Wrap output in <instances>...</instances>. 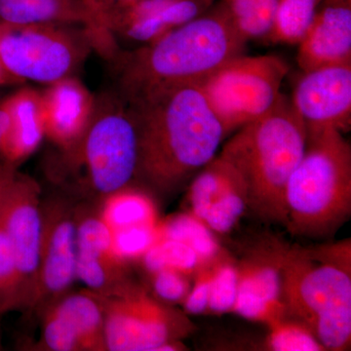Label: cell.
Wrapping results in <instances>:
<instances>
[{"instance_id":"obj_1","label":"cell","mask_w":351,"mask_h":351,"mask_svg":"<svg viewBox=\"0 0 351 351\" xmlns=\"http://www.w3.org/2000/svg\"><path fill=\"white\" fill-rule=\"evenodd\" d=\"M126 103L137 130L135 179L164 195L193 179L216 157L226 137L199 84L168 88Z\"/></svg>"},{"instance_id":"obj_2","label":"cell","mask_w":351,"mask_h":351,"mask_svg":"<svg viewBox=\"0 0 351 351\" xmlns=\"http://www.w3.org/2000/svg\"><path fill=\"white\" fill-rule=\"evenodd\" d=\"M248 43L225 0L151 43L120 50L112 60L114 91L128 101L176 86L200 84Z\"/></svg>"},{"instance_id":"obj_3","label":"cell","mask_w":351,"mask_h":351,"mask_svg":"<svg viewBox=\"0 0 351 351\" xmlns=\"http://www.w3.org/2000/svg\"><path fill=\"white\" fill-rule=\"evenodd\" d=\"M307 129L283 93L274 107L235 131L219 157L239 175L247 205L267 223L286 225V188L306 149Z\"/></svg>"},{"instance_id":"obj_4","label":"cell","mask_w":351,"mask_h":351,"mask_svg":"<svg viewBox=\"0 0 351 351\" xmlns=\"http://www.w3.org/2000/svg\"><path fill=\"white\" fill-rule=\"evenodd\" d=\"M350 240L316 248L283 245L281 302L325 350H350Z\"/></svg>"},{"instance_id":"obj_5","label":"cell","mask_w":351,"mask_h":351,"mask_svg":"<svg viewBox=\"0 0 351 351\" xmlns=\"http://www.w3.org/2000/svg\"><path fill=\"white\" fill-rule=\"evenodd\" d=\"M292 234L331 235L351 214V145L334 129L307 131L306 149L285 193Z\"/></svg>"},{"instance_id":"obj_6","label":"cell","mask_w":351,"mask_h":351,"mask_svg":"<svg viewBox=\"0 0 351 351\" xmlns=\"http://www.w3.org/2000/svg\"><path fill=\"white\" fill-rule=\"evenodd\" d=\"M64 156L82 166L92 188L110 195L135 179L138 137L135 120L125 101L113 90L96 98L93 115L82 138Z\"/></svg>"},{"instance_id":"obj_7","label":"cell","mask_w":351,"mask_h":351,"mask_svg":"<svg viewBox=\"0 0 351 351\" xmlns=\"http://www.w3.org/2000/svg\"><path fill=\"white\" fill-rule=\"evenodd\" d=\"M92 50L93 36L80 25H0V63L21 84L75 76Z\"/></svg>"},{"instance_id":"obj_8","label":"cell","mask_w":351,"mask_h":351,"mask_svg":"<svg viewBox=\"0 0 351 351\" xmlns=\"http://www.w3.org/2000/svg\"><path fill=\"white\" fill-rule=\"evenodd\" d=\"M288 71V64L276 55L242 54L200 83L226 137L274 107Z\"/></svg>"},{"instance_id":"obj_9","label":"cell","mask_w":351,"mask_h":351,"mask_svg":"<svg viewBox=\"0 0 351 351\" xmlns=\"http://www.w3.org/2000/svg\"><path fill=\"white\" fill-rule=\"evenodd\" d=\"M101 301L106 350L159 351L195 329L186 314L164 306L133 284L119 283Z\"/></svg>"},{"instance_id":"obj_10","label":"cell","mask_w":351,"mask_h":351,"mask_svg":"<svg viewBox=\"0 0 351 351\" xmlns=\"http://www.w3.org/2000/svg\"><path fill=\"white\" fill-rule=\"evenodd\" d=\"M0 219L15 256L20 281V306L32 304L38 281L43 216L38 182L17 170L0 164Z\"/></svg>"},{"instance_id":"obj_11","label":"cell","mask_w":351,"mask_h":351,"mask_svg":"<svg viewBox=\"0 0 351 351\" xmlns=\"http://www.w3.org/2000/svg\"><path fill=\"white\" fill-rule=\"evenodd\" d=\"M291 101L307 131L334 129L348 133L351 127V62L302 71Z\"/></svg>"},{"instance_id":"obj_12","label":"cell","mask_w":351,"mask_h":351,"mask_svg":"<svg viewBox=\"0 0 351 351\" xmlns=\"http://www.w3.org/2000/svg\"><path fill=\"white\" fill-rule=\"evenodd\" d=\"M63 24L91 32L96 51L110 61L119 52L117 39L90 0H0V25Z\"/></svg>"},{"instance_id":"obj_13","label":"cell","mask_w":351,"mask_h":351,"mask_svg":"<svg viewBox=\"0 0 351 351\" xmlns=\"http://www.w3.org/2000/svg\"><path fill=\"white\" fill-rule=\"evenodd\" d=\"M217 0H137L106 17L113 36L138 46L151 43L209 10Z\"/></svg>"},{"instance_id":"obj_14","label":"cell","mask_w":351,"mask_h":351,"mask_svg":"<svg viewBox=\"0 0 351 351\" xmlns=\"http://www.w3.org/2000/svg\"><path fill=\"white\" fill-rule=\"evenodd\" d=\"M283 245L269 243L252 252L239 269V290L232 311L267 324L285 316L281 302V256Z\"/></svg>"},{"instance_id":"obj_15","label":"cell","mask_w":351,"mask_h":351,"mask_svg":"<svg viewBox=\"0 0 351 351\" xmlns=\"http://www.w3.org/2000/svg\"><path fill=\"white\" fill-rule=\"evenodd\" d=\"M41 95L45 137L62 151L71 149L91 121L96 97L75 76L51 83Z\"/></svg>"},{"instance_id":"obj_16","label":"cell","mask_w":351,"mask_h":351,"mask_svg":"<svg viewBox=\"0 0 351 351\" xmlns=\"http://www.w3.org/2000/svg\"><path fill=\"white\" fill-rule=\"evenodd\" d=\"M298 45L302 71L351 62V0H326Z\"/></svg>"},{"instance_id":"obj_17","label":"cell","mask_w":351,"mask_h":351,"mask_svg":"<svg viewBox=\"0 0 351 351\" xmlns=\"http://www.w3.org/2000/svg\"><path fill=\"white\" fill-rule=\"evenodd\" d=\"M76 223L63 208L43 218L38 281L34 301L64 292L75 277Z\"/></svg>"},{"instance_id":"obj_18","label":"cell","mask_w":351,"mask_h":351,"mask_svg":"<svg viewBox=\"0 0 351 351\" xmlns=\"http://www.w3.org/2000/svg\"><path fill=\"white\" fill-rule=\"evenodd\" d=\"M2 101L10 113L11 127L1 158L18 165L38 149L45 137L43 95L31 87H23Z\"/></svg>"},{"instance_id":"obj_19","label":"cell","mask_w":351,"mask_h":351,"mask_svg":"<svg viewBox=\"0 0 351 351\" xmlns=\"http://www.w3.org/2000/svg\"><path fill=\"white\" fill-rule=\"evenodd\" d=\"M69 323L80 341V350H106L103 301L98 295H69L53 307Z\"/></svg>"},{"instance_id":"obj_20","label":"cell","mask_w":351,"mask_h":351,"mask_svg":"<svg viewBox=\"0 0 351 351\" xmlns=\"http://www.w3.org/2000/svg\"><path fill=\"white\" fill-rule=\"evenodd\" d=\"M237 178V172L221 157L212 159L193 178L188 199L191 214L203 221L212 205Z\"/></svg>"},{"instance_id":"obj_21","label":"cell","mask_w":351,"mask_h":351,"mask_svg":"<svg viewBox=\"0 0 351 351\" xmlns=\"http://www.w3.org/2000/svg\"><path fill=\"white\" fill-rule=\"evenodd\" d=\"M108 196L101 217L112 230L130 226H156V206L142 191L126 186Z\"/></svg>"},{"instance_id":"obj_22","label":"cell","mask_w":351,"mask_h":351,"mask_svg":"<svg viewBox=\"0 0 351 351\" xmlns=\"http://www.w3.org/2000/svg\"><path fill=\"white\" fill-rule=\"evenodd\" d=\"M159 235L160 239L178 240L189 245L203 265H213L223 257L212 230L193 214H180L167 219L161 226Z\"/></svg>"},{"instance_id":"obj_23","label":"cell","mask_w":351,"mask_h":351,"mask_svg":"<svg viewBox=\"0 0 351 351\" xmlns=\"http://www.w3.org/2000/svg\"><path fill=\"white\" fill-rule=\"evenodd\" d=\"M326 0H279L274 24L265 41L299 44L318 9Z\"/></svg>"},{"instance_id":"obj_24","label":"cell","mask_w":351,"mask_h":351,"mask_svg":"<svg viewBox=\"0 0 351 351\" xmlns=\"http://www.w3.org/2000/svg\"><path fill=\"white\" fill-rule=\"evenodd\" d=\"M142 258L145 269L152 274L170 269L191 276L204 267L191 247L173 239H159Z\"/></svg>"},{"instance_id":"obj_25","label":"cell","mask_w":351,"mask_h":351,"mask_svg":"<svg viewBox=\"0 0 351 351\" xmlns=\"http://www.w3.org/2000/svg\"><path fill=\"white\" fill-rule=\"evenodd\" d=\"M235 25L247 40L269 36L279 0H225Z\"/></svg>"},{"instance_id":"obj_26","label":"cell","mask_w":351,"mask_h":351,"mask_svg":"<svg viewBox=\"0 0 351 351\" xmlns=\"http://www.w3.org/2000/svg\"><path fill=\"white\" fill-rule=\"evenodd\" d=\"M267 350L274 351H323L325 348L313 332L299 321L287 316L267 323Z\"/></svg>"},{"instance_id":"obj_27","label":"cell","mask_w":351,"mask_h":351,"mask_svg":"<svg viewBox=\"0 0 351 351\" xmlns=\"http://www.w3.org/2000/svg\"><path fill=\"white\" fill-rule=\"evenodd\" d=\"M247 209L246 195L237 175V179L210 208L203 223L212 232L223 234L232 232Z\"/></svg>"},{"instance_id":"obj_28","label":"cell","mask_w":351,"mask_h":351,"mask_svg":"<svg viewBox=\"0 0 351 351\" xmlns=\"http://www.w3.org/2000/svg\"><path fill=\"white\" fill-rule=\"evenodd\" d=\"M239 290V269L221 257L213 265L208 311L216 314L232 311Z\"/></svg>"},{"instance_id":"obj_29","label":"cell","mask_w":351,"mask_h":351,"mask_svg":"<svg viewBox=\"0 0 351 351\" xmlns=\"http://www.w3.org/2000/svg\"><path fill=\"white\" fill-rule=\"evenodd\" d=\"M160 239L156 226H137L112 230V251L120 262L142 258Z\"/></svg>"},{"instance_id":"obj_30","label":"cell","mask_w":351,"mask_h":351,"mask_svg":"<svg viewBox=\"0 0 351 351\" xmlns=\"http://www.w3.org/2000/svg\"><path fill=\"white\" fill-rule=\"evenodd\" d=\"M76 251L119 261L112 251V230L101 217H87L76 225Z\"/></svg>"},{"instance_id":"obj_31","label":"cell","mask_w":351,"mask_h":351,"mask_svg":"<svg viewBox=\"0 0 351 351\" xmlns=\"http://www.w3.org/2000/svg\"><path fill=\"white\" fill-rule=\"evenodd\" d=\"M20 306V281L15 256L0 219V311Z\"/></svg>"},{"instance_id":"obj_32","label":"cell","mask_w":351,"mask_h":351,"mask_svg":"<svg viewBox=\"0 0 351 351\" xmlns=\"http://www.w3.org/2000/svg\"><path fill=\"white\" fill-rule=\"evenodd\" d=\"M43 338L47 348L55 351L80 350V341L69 323L51 309L44 322Z\"/></svg>"},{"instance_id":"obj_33","label":"cell","mask_w":351,"mask_h":351,"mask_svg":"<svg viewBox=\"0 0 351 351\" xmlns=\"http://www.w3.org/2000/svg\"><path fill=\"white\" fill-rule=\"evenodd\" d=\"M154 290L164 302H184L191 290L189 276L177 270L165 269L152 274Z\"/></svg>"},{"instance_id":"obj_34","label":"cell","mask_w":351,"mask_h":351,"mask_svg":"<svg viewBox=\"0 0 351 351\" xmlns=\"http://www.w3.org/2000/svg\"><path fill=\"white\" fill-rule=\"evenodd\" d=\"M213 265H204L196 272L195 284L184 299V311L189 314H201L208 311L211 291Z\"/></svg>"},{"instance_id":"obj_35","label":"cell","mask_w":351,"mask_h":351,"mask_svg":"<svg viewBox=\"0 0 351 351\" xmlns=\"http://www.w3.org/2000/svg\"><path fill=\"white\" fill-rule=\"evenodd\" d=\"M3 99V98H2ZM11 117L8 108L4 105L3 101H0V157L5 151L9 132H10Z\"/></svg>"},{"instance_id":"obj_36","label":"cell","mask_w":351,"mask_h":351,"mask_svg":"<svg viewBox=\"0 0 351 351\" xmlns=\"http://www.w3.org/2000/svg\"><path fill=\"white\" fill-rule=\"evenodd\" d=\"M90 1L98 7L99 10L103 14L106 22V17L110 11L128 5V4L133 3L137 0H90Z\"/></svg>"},{"instance_id":"obj_37","label":"cell","mask_w":351,"mask_h":351,"mask_svg":"<svg viewBox=\"0 0 351 351\" xmlns=\"http://www.w3.org/2000/svg\"><path fill=\"white\" fill-rule=\"evenodd\" d=\"M17 84H21V83L16 78H14L12 75H9L5 69L2 66L1 63H0V87Z\"/></svg>"},{"instance_id":"obj_38","label":"cell","mask_w":351,"mask_h":351,"mask_svg":"<svg viewBox=\"0 0 351 351\" xmlns=\"http://www.w3.org/2000/svg\"><path fill=\"white\" fill-rule=\"evenodd\" d=\"M1 100H2V99H1ZM1 100H0V101H1Z\"/></svg>"}]
</instances>
